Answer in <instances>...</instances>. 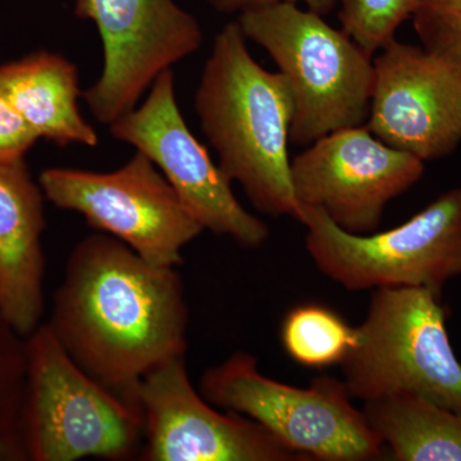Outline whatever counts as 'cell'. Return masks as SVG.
Here are the masks:
<instances>
[{"mask_svg": "<svg viewBox=\"0 0 461 461\" xmlns=\"http://www.w3.org/2000/svg\"><path fill=\"white\" fill-rule=\"evenodd\" d=\"M39 136L0 93V162L23 159Z\"/></svg>", "mask_w": 461, "mask_h": 461, "instance_id": "cell-21", "label": "cell"}, {"mask_svg": "<svg viewBox=\"0 0 461 461\" xmlns=\"http://www.w3.org/2000/svg\"><path fill=\"white\" fill-rule=\"evenodd\" d=\"M26 378L21 433L27 459L117 460L142 442L140 403L86 375L47 323L25 341Z\"/></svg>", "mask_w": 461, "mask_h": 461, "instance_id": "cell-4", "label": "cell"}, {"mask_svg": "<svg viewBox=\"0 0 461 461\" xmlns=\"http://www.w3.org/2000/svg\"><path fill=\"white\" fill-rule=\"evenodd\" d=\"M420 0H341V29L375 56L396 39L399 27L411 18Z\"/></svg>", "mask_w": 461, "mask_h": 461, "instance_id": "cell-19", "label": "cell"}, {"mask_svg": "<svg viewBox=\"0 0 461 461\" xmlns=\"http://www.w3.org/2000/svg\"><path fill=\"white\" fill-rule=\"evenodd\" d=\"M423 175V160L388 147L366 124L330 132L291 160L297 204L321 209L353 235L375 232L388 203Z\"/></svg>", "mask_w": 461, "mask_h": 461, "instance_id": "cell-11", "label": "cell"}, {"mask_svg": "<svg viewBox=\"0 0 461 461\" xmlns=\"http://www.w3.org/2000/svg\"><path fill=\"white\" fill-rule=\"evenodd\" d=\"M39 184L45 199L84 215L91 227L121 240L153 266L177 268L182 249L204 230L140 151L109 173L48 168Z\"/></svg>", "mask_w": 461, "mask_h": 461, "instance_id": "cell-8", "label": "cell"}, {"mask_svg": "<svg viewBox=\"0 0 461 461\" xmlns=\"http://www.w3.org/2000/svg\"><path fill=\"white\" fill-rule=\"evenodd\" d=\"M372 432L399 461H461V414L409 393L364 402Z\"/></svg>", "mask_w": 461, "mask_h": 461, "instance_id": "cell-16", "label": "cell"}, {"mask_svg": "<svg viewBox=\"0 0 461 461\" xmlns=\"http://www.w3.org/2000/svg\"><path fill=\"white\" fill-rule=\"evenodd\" d=\"M411 18L421 47L461 71V0H420Z\"/></svg>", "mask_w": 461, "mask_h": 461, "instance_id": "cell-20", "label": "cell"}, {"mask_svg": "<svg viewBox=\"0 0 461 461\" xmlns=\"http://www.w3.org/2000/svg\"><path fill=\"white\" fill-rule=\"evenodd\" d=\"M209 7L222 14H240L249 9L277 5V3H294L306 5V9L313 11L321 16H327L339 7L341 0H205Z\"/></svg>", "mask_w": 461, "mask_h": 461, "instance_id": "cell-22", "label": "cell"}, {"mask_svg": "<svg viewBox=\"0 0 461 461\" xmlns=\"http://www.w3.org/2000/svg\"><path fill=\"white\" fill-rule=\"evenodd\" d=\"M0 93L39 139L62 148L98 145V133L78 109L77 67L60 54L39 50L0 65Z\"/></svg>", "mask_w": 461, "mask_h": 461, "instance_id": "cell-15", "label": "cell"}, {"mask_svg": "<svg viewBox=\"0 0 461 461\" xmlns=\"http://www.w3.org/2000/svg\"><path fill=\"white\" fill-rule=\"evenodd\" d=\"M238 21L215 36L195 93V111L218 166L260 213L294 218L288 157L293 99L280 72L251 57Z\"/></svg>", "mask_w": 461, "mask_h": 461, "instance_id": "cell-2", "label": "cell"}, {"mask_svg": "<svg viewBox=\"0 0 461 461\" xmlns=\"http://www.w3.org/2000/svg\"><path fill=\"white\" fill-rule=\"evenodd\" d=\"M377 54L369 131L424 163L453 154L461 144L460 69L397 39Z\"/></svg>", "mask_w": 461, "mask_h": 461, "instance_id": "cell-13", "label": "cell"}, {"mask_svg": "<svg viewBox=\"0 0 461 461\" xmlns=\"http://www.w3.org/2000/svg\"><path fill=\"white\" fill-rule=\"evenodd\" d=\"M47 324L86 375L133 402L145 375L186 355L180 273L145 262L107 233L72 250Z\"/></svg>", "mask_w": 461, "mask_h": 461, "instance_id": "cell-1", "label": "cell"}, {"mask_svg": "<svg viewBox=\"0 0 461 461\" xmlns=\"http://www.w3.org/2000/svg\"><path fill=\"white\" fill-rule=\"evenodd\" d=\"M353 399L409 393L461 414V363L441 296L424 287L373 290L368 312L339 364Z\"/></svg>", "mask_w": 461, "mask_h": 461, "instance_id": "cell-5", "label": "cell"}, {"mask_svg": "<svg viewBox=\"0 0 461 461\" xmlns=\"http://www.w3.org/2000/svg\"><path fill=\"white\" fill-rule=\"evenodd\" d=\"M305 247L317 268L348 291L424 287L441 296L461 276V189H451L402 226L353 235L321 209L297 205Z\"/></svg>", "mask_w": 461, "mask_h": 461, "instance_id": "cell-6", "label": "cell"}, {"mask_svg": "<svg viewBox=\"0 0 461 461\" xmlns=\"http://www.w3.org/2000/svg\"><path fill=\"white\" fill-rule=\"evenodd\" d=\"M21 339L0 317V460L26 457L21 433L26 350Z\"/></svg>", "mask_w": 461, "mask_h": 461, "instance_id": "cell-18", "label": "cell"}, {"mask_svg": "<svg viewBox=\"0 0 461 461\" xmlns=\"http://www.w3.org/2000/svg\"><path fill=\"white\" fill-rule=\"evenodd\" d=\"M44 198L25 158L0 162V317L23 339L44 314Z\"/></svg>", "mask_w": 461, "mask_h": 461, "instance_id": "cell-14", "label": "cell"}, {"mask_svg": "<svg viewBox=\"0 0 461 461\" xmlns=\"http://www.w3.org/2000/svg\"><path fill=\"white\" fill-rule=\"evenodd\" d=\"M236 21L286 80L294 111L291 144L308 147L330 132L366 124L375 59L344 30L294 3L249 9Z\"/></svg>", "mask_w": 461, "mask_h": 461, "instance_id": "cell-3", "label": "cell"}, {"mask_svg": "<svg viewBox=\"0 0 461 461\" xmlns=\"http://www.w3.org/2000/svg\"><path fill=\"white\" fill-rule=\"evenodd\" d=\"M109 132L158 167L203 229L248 249L268 240V226L236 199L229 178L191 133L176 99L172 68L154 80L141 107L109 124Z\"/></svg>", "mask_w": 461, "mask_h": 461, "instance_id": "cell-9", "label": "cell"}, {"mask_svg": "<svg viewBox=\"0 0 461 461\" xmlns=\"http://www.w3.org/2000/svg\"><path fill=\"white\" fill-rule=\"evenodd\" d=\"M200 393L212 405L239 412L268 429L282 444L311 460L368 461L384 444L344 381L320 375L308 388L266 377L254 355L236 351L203 373Z\"/></svg>", "mask_w": 461, "mask_h": 461, "instance_id": "cell-7", "label": "cell"}, {"mask_svg": "<svg viewBox=\"0 0 461 461\" xmlns=\"http://www.w3.org/2000/svg\"><path fill=\"white\" fill-rule=\"evenodd\" d=\"M75 14L93 21L102 39V75L81 96L108 126L136 108L158 76L202 47L198 20L175 0H76Z\"/></svg>", "mask_w": 461, "mask_h": 461, "instance_id": "cell-10", "label": "cell"}, {"mask_svg": "<svg viewBox=\"0 0 461 461\" xmlns=\"http://www.w3.org/2000/svg\"><path fill=\"white\" fill-rule=\"evenodd\" d=\"M148 461H304L256 420L215 411L176 357L145 375L136 388Z\"/></svg>", "mask_w": 461, "mask_h": 461, "instance_id": "cell-12", "label": "cell"}, {"mask_svg": "<svg viewBox=\"0 0 461 461\" xmlns=\"http://www.w3.org/2000/svg\"><path fill=\"white\" fill-rule=\"evenodd\" d=\"M281 339L294 362L324 368L342 363L353 348L355 329L332 309L304 304L288 312L282 323Z\"/></svg>", "mask_w": 461, "mask_h": 461, "instance_id": "cell-17", "label": "cell"}]
</instances>
